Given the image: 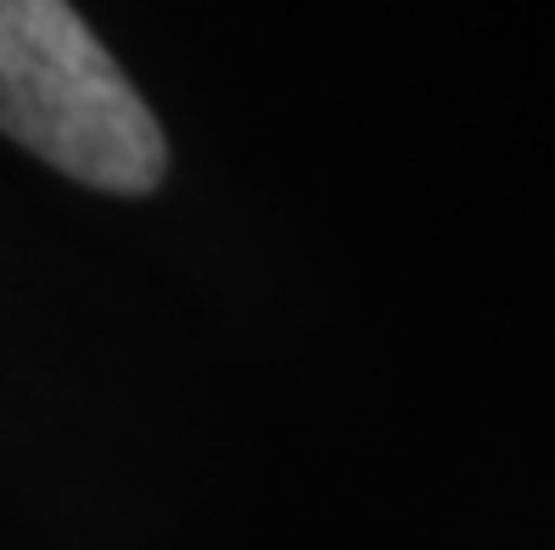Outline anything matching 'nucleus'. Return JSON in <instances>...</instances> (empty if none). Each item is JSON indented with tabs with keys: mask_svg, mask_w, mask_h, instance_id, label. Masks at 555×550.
I'll return each instance as SVG.
<instances>
[{
	"mask_svg": "<svg viewBox=\"0 0 555 550\" xmlns=\"http://www.w3.org/2000/svg\"><path fill=\"white\" fill-rule=\"evenodd\" d=\"M0 129L113 197H141L169 169L152 107L68 0H0Z\"/></svg>",
	"mask_w": 555,
	"mask_h": 550,
	"instance_id": "nucleus-1",
	"label": "nucleus"
}]
</instances>
